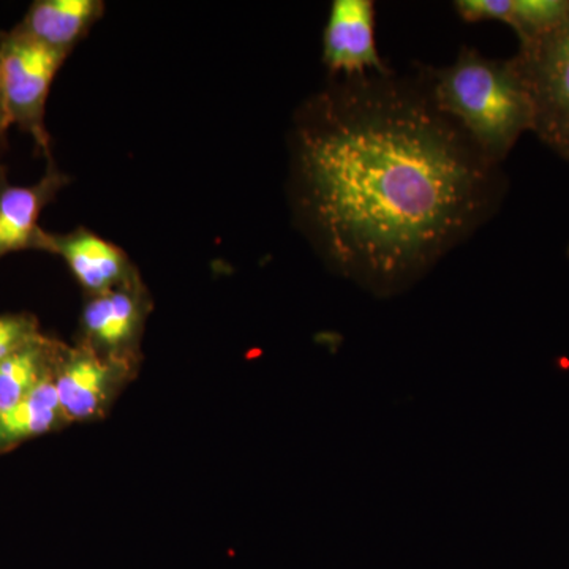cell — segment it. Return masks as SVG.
Returning a JSON list of instances; mask_svg holds the SVG:
<instances>
[{"label": "cell", "instance_id": "1", "mask_svg": "<svg viewBox=\"0 0 569 569\" xmlns=\"http://www.w3.org/2000/svg\"><path fill=\"white\" fill-rule=\"evenodd\" d=\"M291 204L325 264L377 298L410 290L501 208L507 176L411 73L331 78L296 111Z\"/></svg>", "mask_w": 569, "mask_h": 569}, {"label": "cell", "instance_id": "2", "mask_svg": "<svg viewBox=\"0 0 569 569\" xmlns=\"http://www.w3.org/2000/svg\"><path fill=\"white\" fill-rule=\"evenodd\" d=\"M419 66L438 110L493 163L503 164L520 137L533 133V99L515 58H488L466 44L449 66Z\"/></svg>", "mask_w": 569, "mask_h": 569}, {"label": "cell", "instance_id": "3", "mask_svg": "<svg viewBox=\"0 0 569 569\" xmlns=\"http://www.w3.org/2000/svg\"><path fill=\"white\" fill-rule=\"evenodd\" d=\"M69 56L18 31L0 32V92L11 126L31 134L37 151L51 159L47 103L52 81Z\"/></svg>", "mask_w": 569, "mask_h": 569}, {"label": "cell", "instance_id": "4", "mask_svg": "<svg viewBox=\"0 0 569 569\" xmlns=\"http://www.w3.org/2000/svg\"><path fill=\"white\" fill-rule=\"evenodd\" d=\"M512 58L533 99V133L569 162V14L553 31L520 43Z\"/></svg>", "mask_w": 569, "mask_h": 569}, {"label": "cell", "instance_id": "5", "mask_svg": "<svg viewBox=\"0 0 569 569\" xmlns=\"http://www.w3.org/2000/svg\"><path fill=\"white\" fill-rule=\"evenodd\" d=\"M153 309L142 279L107 293L88 296L74 346L123 365L141 366V342Z\"/></svg>", "mask_w": 569, "mask_h": 569}, {"label": "cell", "instance_id": "6", "mask_svg": "<svg viewBox=\"0 0 569 569\" xmlns=\"http://www.w3.org/2000/svg\"><path fill=\"white\" fill-rule=\"evenodd\" d=\"M138 372L140 367L111 361L88 348L67 346L52 385L69 426L108 417Z\"/></svg>", "mask_w": 569, "mask_h": 569}, {"label": "cell", "instance_id": "7", "mask_svg": "<svg viewBox=\"0 0 569 569\" xmlns=\"http://www.w3.org/2000/svg\"><path fill=\"white\" fill-rule=\"evenodd\" d=\"M323 63L331 78L389 73L376 41V2L335 0L323 31Z\"/></svg>", "mask_w": 569, "mask_h": 569}, {"label": "cell", "instance_id": "8", "mask_svg": "<svg viewBox=\"0 0 569 569\" xmlns=\"http://www.w3.org/2000/svg\"><path fill=\"white\" fill-rule=\"evenodd\" d=\"M41 252L62 258L84 291V298L107 293L141 279L137 266L121 247L88 228H77L70 233L47 231Z\"/></svg>", "mask_w": 569, "mask_h": 569}, {"label": "cell", "instance_id": "9", "mask_svg": "<svg viewBox=\"0 0 569 569\" xmlns=\"http://www.w3.org/2000/svg\"><path fill=\"white\" fill-rule=\"evenodd\" d=\"M71 178L59 170L54 160H47V170L32 186H14L0 167V260L7 254L39 250L47 230L40 216L54 201Z\"/></svg>", "mask_w": 569, "mask_h": 569}, {"label": "cell", "instance_id": "10", "mask_svg": "<svg viewBox=\"0 0 569 569\" xmlns=\"http://www.w3.org/2000/svg\"><path fill=\"white\" fill-rule=\"evenodd\" d=\"M103 13L102 0H36L14 28L44 47L70 56Z\"/></svg>", "mask_w": 569, "mask_h": 569}, {"label": "cell", "instance_id": "11", "mask_svg": "<svg viewBox=\"0 0 569 569\" xmlns=\"http://www.w3.org/2000/svg\"><path fill=\"white\" fill-rule=\"evenodd\" d=\"M452 6L466 22L508 24L518 33L519 44L553 31L569 14V0H458Z\"/></svg>", "mask_w": 569, "mask_h": 569}, {"label": "cell", "instance_id": "12", "mask_svg": "<svg viewBox=\"0 0 569 569\" xmlns=\"http://www.w3.org/2000/svg\"><path fill=\"white\" fill-rule=\"evenodd\" d=\"M67 343L43 332L0 362V411L54 380Z\"/></svg>", "mask_w": 569, "mask_h": 569}, {"label": "cell", "instance_id": "13", "mask_svg": "<svg viewBox=\"0 0 569 569\" xmlns=\"http://www.w3.org/2000/svg\"><path fill=\"white\" fill-rule=\"evenodd\" d=\"M67 426L54 385L44 383L17 406L0 411V455Z\"/></svg>", "mask_w": 569, "mask_h": 569}, {"label": "cell", "instance_id": "14", "mask_svg": "<svg viewBox=\"0 0 569 569\" xmlns=\"http://www.w3.org/2000/svg\"><path fill=\"white\" fill-rule=\"evenodd\" d=\"M41 335L33 313H0V362Z\"/></svg>", "mask_w": 569, "mask_h": 569}, {"label": "cell", "instance_id": "15", "mask_svg": "<svg viewBox=\"0 0 569 569\" xmlns=\"http://www.w3.org/2000/svg\"><path fill=\"white\" fill-rule=\"evenodd\" d=\"M11 127L9 112H7L6 103H3L2 92H0V152L7 146V133Z\"/></svg>", "mask_w": 569, "mask_h": 569}, {"label": "cell", "instance_id": "16", "mask_svg": "<svg viewBox=\"0 0 569 569\" xmlns=\"http://www.w3.org/2000/svg\"><path fill=\"white\" fill-rule=\"evenodd\" d=\"M568 258H569V246H568Z\"/></svg>", "mask_w": 569, "mask_h": 569}]
</instances>
